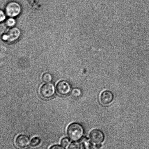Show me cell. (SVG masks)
<instances>
[{"label": "cell", "mask_w": 149, "mask_h": 149, "mask_svg": "<svg viewBox=\"0 0 149 149\" xmlns=\"http://www.w3.org/2000/svg\"><path fill=\"white\" fill-rule=\"evenodd\" d=\"M84 132L83 127L79 123H72L69 125L67 128L68 136L70 140L74 141L81 139L83 136Z\"/></svg>", "instance_id": "6da1fadb"}, {"label": "cell", "mask_w": 149, "mask_h": 149, "mask_svg": "<svg viewBox=\"0 0 149 149\" xmlns=\"http://www.w3.org/2000/svg\"><path fill=\"white\" fill-rule=\"evenodd\" d=\"M21 34V32L19 28L14 27H11L3 35L2 39L4 41L13 43L20 38Z\"/></svg>", "instance_id": "7a4b0ae2"}, {"label": "cell", "mask_w": 149, "mask_h": 149, "mask_svg": "<svg viewBox=\"0 0 149 149\" xmlns=\"http://www.w3.org/2000/svg\"><path fill=\"white\" fill-rule=\"evenodd\" d=\"M22 7L19 3L15 1H11L7 4L5 8V13L9 17L15 18L21 14Z\"/></svg>", "instance_id": "3957f363"}, {"label": "cell", "mask_w": 149, "mask_h": 149, "mask_svg": "<svg viewBox=\"0 0 149 149\" xmlns=\"http://www.w3.org/2000/svg\"><path fill=\"white\" fill-rule=\"evenodd\" d=\"M56 89L53 84L48 83L44 84L40 87L39 92L42 98L49 99L54 96L55 94Z\"/></svg>", "instance_id": "277c9868"}, {"label": "cell", "mask_w": 149, "mask_h": 149, "mask_svg": "<svg viewBox=\"0 0 149 149\" xmlns=\"http://www.w3.org/2000/svg\"><path fill=\"white\" fill-rule=\"evenodd\" d=\"M56 90L58 93L61 96H66L71 92L70 84L65 80H61L56 85Z\"/></svg>", "instance_id": "5b68a950"}, {"label": "cell", "mask_w": 149, "mask_h": 149, "mask_svg": "<svg viewBox=\"0 0 149 149\" xmlns=\"http://www.w3.org/2000/svg\"><path fill=\"white\" fill-rule=\"evenodd\" d=\"M91 141L95 144H102L104 141L105 136L104 133L101 130L94 129L89 134Z\"/></svg>", "instance_id": "8992f818"}, {"label": "cell", "mask_w": 149, "mask_h": 149, "mask_svg": "<svg viewBox=\"0 0 149 149\" xmlns=\"http://www.w3.org/2000/svg\"><path fill=\"white\" fill-rule=\"evenodd\" d=\"M113 93L111 91L104 90L101 93L100 95V101L104 106H108L112 103L114 100Z\"/></svg>", "instance_id": "52a82bcc"}, {"label": "cell", "mask_w": 149, "mask_h": 149, "mask_svg": "<svg viewBox=\"0 0 149 149\" xmlns=\"http://www.w3.org/2000/svg\"><path fill=\"white\" fill-rule=\"evenodd\" d=\"M30 139L28 136L24 134L19 135L16 137L15 140V144L16 147L20 149L26 148L30 144Z\"/></svg>", "instance_id": "ba28073f"}, {"label": "cell", "mask_w": 149, "mask_h": 149, "mask_svg": "<svg viewBox=\"0 0 149 149\" xmlns=\"http://www.w3.org/2000/svg\"><path fill=\"white\" fill-rule=\"evenodd\" d=\"M42 140L40 137H33L30 141V144L32 148H35L38 147L41 144Z\"/></svg>", "instance_id": "9c48e42d"}, {"label": "cell", "mask_w": 149, "mask_h": 149, "mask_svg": "<svg viewBox=\"0 0 149 149\" xmlns=\"http://www.w3.org/2000/svg\"><path fill=\"white\" fill-rule=\"evenodd\" d=\"M41 79L43 82L49 83L53 80V76L50 73L46 72L42 75Z\"/></svg>", "instance_id": "30bf717a"}, {"label": "cell", "mask_w": 149, "mask_h": 149, "mask_svg": "<svg viewBox=\"0 0 149 149\" xmlns=\"http://www.w3.org/2000/svg\"><path fill=\"white\" fill-rule=\"evenodd\" d=\"M16 24V21L15 18L12 17H9L6 21V26L10 28L14 27Z\"/></svg>", "instance_id": "8fae6325"}, {"label": "cell", "mask_w": 149, "mask_h": 149, "mask_svg": "<svg viewBox=\"0 0 149 149\" xmlns=\"http://www.w3.org/2000/svg\"><path fill=\"white\" fill-rule=\"evenodd\" d=\"M68 149H81V144L78 141L71 143L68 147Z\"/></svg>", "instance_id": "7c38bea8"}, {"label": "cell", "mask_w": 149, "mask_h": 149, "mask_svg": "<svg viewBox=\"0 0 149 149\" xmlns=\"http://www.w3.org/2000/svg\"><path fill=\"white\" fill-rule=\"evenodd\" d=\"M71 95L73 97L78 98L81 95V91L78 88H74L71 92Z\"/></svg>", "instance_id": "4fadbf2b"}, {"label": "cell", "mask_w": 149, "mask_h": 149, "mask_svg": "<svg viewBox=\"0 0 149 149\" xmlns=\"http://www.w3.org/2000/svg\"><path fill=\"white\" fill-rule=\"evenodd\" d=\"M70 142L69 139L67 137H64L62 139L61 141V144L64 147H66L68 145Z\"/></svg>", "instance_id": "5bb4252c"}, {"label": "cell", "mask_w": 149, "mask_h": 149, "mask_svg": "<svg viewBox=\"0 0 149 149\" xmlns=\"http://www.w3.org/2000/svg\"><path fill=\"white\" fill-rule=\"evenodd\" d=\"M6 14L4 11L0 9V23L3 22L6 19Z\"/></svg>", "instance_id": "9a60e30c"}, {"label": "cell", "mask_w": 149, "mask_h": 149, "mask_svg": "<svg viewBox=\"0 0 149 149\" xmlns=\"http://www.w3.org/2000/svg\"><path fill=\"white\" fill-rule=\"evenodd\" d=\"M49 149H65L63 146L60 145L56 144L52 146Z\"/></svg>", "instance_id": "2e32d148"}, {"label": "cell", "mask_w": 149, "mask_h": 149, "mask_svg": "<svg viewBox=\"0 0 149 149\" xmlns=\"http://www.w3.org/2000/svg\"><path fill=\"white\" fill-rule=\"evenodd\" d=\"M95 148L97 149H100L102 148V144H97L95 146Z\"/></svg>", "instance_id": "e0dca14e"}]
</instances>
